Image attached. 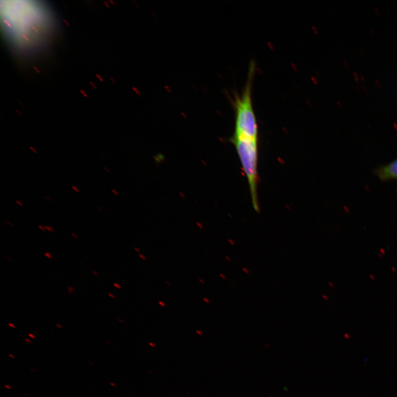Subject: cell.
I'll return each mask as SVG.
<instances>
[{
    "label": "cell",
    "mask_w": 397,
    "mask_h": 397,
    "mask_svg": "<svg viewBox=\"0 0 397 397\" xmlns=\"http://www.w3.org/2000/svg\"><path fill=\"white\" fill-rule=\"evenodd\" d=\"M43 9L34 4H13L6 7V30L17 47H33L47 36L50 18Z\"/></svg>",
    "instance_id": "6da1fadb"
},
{
    "label": "cell",
    "mask_w": 397,
    "mask_h": 397,
    "mask_svg": "<svg viewBox=\"0 0 397 397\" xmlns=\"http://www.w3.org/2000/svg\"><path fill=\"white\" fill-rule=\"evenodd\" d=\"M256 68L255 62H251L244 90L241 94H235L234 97L232 102L235 117L233 136L258 140V126L252 97Z\"/></svg>",
    "instance_id": "7a4b0ae2"
},
{
    "label": "cell",
    "mask_w": 397,
    "mask_h": 397,
    "mask_svg": "<svg viewBox=\"0 0 397 397\" xmlns=\"http://www.w3.org/2000/svg\"><path fill=\"white\" fill-rule=\"evenodd\" d=\"M231 141L236 149L242 167L249 183L253 208L259 212L260 207L257 193L258 140L233 136Z\"/></svg>",
    "instance_id": "3957f363"
},
{
    "label": "cell",
    "mask_w": 397,
    "mask_h": 397,
    "mask_svg": "<svg viewBox=\"0 0 397 397\" xmlns=\"http://www.w3.org/2000/svg\"><path fill=\"white\" fill-rule=\"evenodd\" d=\"M376 174L383 181L397 180V160L378 169Z\"/></svg>",
    "instance_id": "277c9868"
},
{
    "label": "cell",
    "mask_w": 397,
    "mask_h": 397,
    "mask_svg": "<svg viewBox=\"0 0 397 397\" xmlns=\"http://www.w3.org/2000/svg\"><path fill=\"white\" fill-rule=\"evenodd\" d=\"M44 227H45L46 230H47V231H48L49 232H54V229L53 228H51L50 226H45Z\"/></svg>",
    "instance_id": "5b68a950"
},
{
    "label": "cell",
    "mask_w": 397,
    "mask_h": 397,
    "mask_svg": "<svg viewBox=\"0 0 397 397\" xmlns=\"http://www.w3.org/2000/svg\"><path fill=\"white\" fill-rule=\"evenodd\" d=\"M158 304L160 305L161 307H166V304H165V303L162 301H159Z\"/></svg>",
    "instance_id": "8992f818"
},
{
    "label": "cell",
    "mask_w": 397,
    "mask_h": 397,
    "mask_svg": "<svg viewBox=\"0 0 397 397\" xmlns=\"http://www.w3.org/2000/svg\"><path fill=\"white\" fill-rule=\"evenodd\" d=\"M72 189L73 190L74 192L76 193H80V190L76 186H72Z\"/></svg>",
    "instance_id": "52a82bcc"
},
{
    "label": "cell",
    "mask_w": 397,
    "mask_h": 397,
    "mask_svg": "<svg viewBox=\"0 0 397 397\" xmlns=\"http://www.w3.org/2000/svg\"><path fill=\"white\" fill-rule=\"evenodd\" d=\"M45 256L48 257L49 259H51L53 258L52 256H51L50 253L49 252L45 253Z\"/></svg>",
    "instance_id": "ba28073f"
},
{
    "label": "cell",
    "mask_w": 397,
    "mask_h": 397,
    "mask_svg": "<svg viewBox=\"0 0 397 397\" xmlns=\"http://www.w3.org/2000/svg\"><path fill=\"white\" fill-rule=\"evenodd\" d=\"M29 148H30V150H31L33 153H36V154L37 153V151L36 149L35 148H34V147H33L32 146H30V147H29Z\"/></svg>",
    "instance_id": "9c48e42d"
},
{
    "label": "cell",
    "mask_w": 397,
    "mask_h": 397,
    "mask_svg": "<svg viewBox=\"0 0 397 397\" xmlns=\"http://www.w3.org/2000/svg\"><path fill=\"white\" fill-rule=\"evenodd\" d=\"M139 257H140V258L141 259V260H143V261H146V260H147V258H146V256H145L144 255H142V254H140V255H139Z\"/></svg>",
    "instance_id": "30bf717a"
},
{
    "label": "cell",
    "mask_w": 397,
    "mask_h": 397,
    "mask_svg": "<svg viewBox=\"0 0 397 397\" xmlns=\"http://www.w3.org/2000/svg\"><path fill=\"white\" fill-rule=\"evenodd\" d=\"M15 201H16V203L17 204H18L20 206H24V204H23V203L21 202V201H20L19 200H16Z\"/></svg>",
    "instance_id": "8fae6325"
},
{
    "label": "cell",
    "mask_w": 397,
    "mask_h": 397,
    "mask_svg": "<svg viewBox=\"0 0 397 397\" xmlns=\"http://www.w3.org/2000/svg\"><path fill=\"white\" fill-rule=\"evenodd\" d=\"M67 289L68 290L69 292H70L71 293L74 292V289L72 287L68 286Z\"/></svg>",
    "instance_id": "7c38bea8"
},
{
    "label": "cell",
    "mask_w": 397,
    "mask_h": 397,
    "mask_svg": "<svg viewBox=\"0 0 397 397\" xmlns=\"http://www.w3.org/2000/svg\"><path fill=\"white\" fill-rule=\"evenodd\" d=\"M203 301L207 304H209L210 301L208 298L204 297Z\"/></svg>",
    "instance_id": "4fadbf2b"
},
{
    "label": "cell",
    "mask_w": 397,
    "mask_h": 397,
    "mask_svg": "<svg viewBox=\"0 0 397 397\" xmlns=\"http://www.w3.org/2000/svg\"><path fill=\"white\" fill-rule=\"evenodd\" d=\"M113 285H114V286L115 287H116L117 289H121V286H120V285L119 284H118L117 283H114Z\"/></svg>",
    "instance_id": "5bb4252c"
},
{
    "label": "cell",
    "mask_w": 397,
    "mask_h": 397,
    "mask_svg": "<svg viewBox=\"0 0 397 397\" xmlns=\"http://www.w3.org/2000/svg\"><path fill=\"white\" fill-rule=\"evenodd\" d=\"M44 198L46 200H47L48 201H49V202H51V201H52V200H51V199H50V198L49 197L47 196V195H45V196L44 197Z\"/></svg>",
    "instance_id": "9a60e30c"
},
{
    "label": "cell",
    "mask_w": 397,
    "mask_h": 397,
    "mask_svg": "<svg viewBox=\"0 0 397 397\" xmlns=\"http://www.w3.org/2000/svg\"><path fill=\"white\" fill-rule=\"evenodd\" d=\"M199 281L200 282V283L201 284H203V285H204V284H205V281H204L203 279H199Z\"/></svg>",
    "instance_id": "2e32d148"
},
{
    "label": "cell",
    "mask_w": 397,
    "mask_h": 397,
    "mask_svg": "<svg viewBox=\"0 0 397 397\" xmlns=\"http://www.w3.org/2000/svg\"><path fill=\"white\" fill-rule=\"evenodd\" d=\"M38 227H39V228L40 229L42 230V231H45V230H46V229H45V227H44V226H42V225H39V226H38Z\"/></svg>",
    "instance_id": "e0dca14e"
},
{
    "label": "cell",
    "mask_w": 397,
    "mask_h": 397,
    "mask_svg": "<svg viewBox=\"0 0 397 397\" xmlns=\"http://www.w3.org/2000/svg\"><path fill=\"white\" fill-rule=\"evenodd\" d=\"M71 235H72V236H73L74 238H75L76 239H78V236H77V234H75V233H71Z\"/></svg>",
    "instance_id": "ac0fdd59"
},
{
    "label": "cell",
    "mask_w": 397,
    "mask_h": 397,
    "mask_svg": "<svg viewBox=\"0 0 397 397\" xmlns=\"http://www.w3.org/2000/svg\"><path fill=\"white\" fill-rule=\"evenodd\" d=\"M134 250L136 252L139 253H140V252H141L140 250L139 249L137 248V247H134Z\"/></svg>",
    "instance_id": "d6986e66"
},
{
    "label": "cell",
    "mask_w": 397,
    "mask_h": 397,
    "mask_svg": "<svg viewBox=\"0 0 397 397\" xmlns=\"http://www.w3.org/2000/svg\"><path fill=\"white\" fill-rule=\"evenodd\" d=\"M6 222H7V223L8 224V225H10V226H12V227L14 226L13 224L12 223H11V222H10L9 221H7Z\"/></svg>",
    "instance_id": "ffe728a7"
},
{
    "label": "cell",
    "mask_w": 397,
    "mask_h": 397,
    "mask_svg": "<svg viewBox=\"0 0 397 397\" xmlns=\"http://www.w3.org/2000/svg\"><path fill=\"white\" fill-rule=\"evenodd\" d=\"M9 326L11 328H13V329H15L16 328V326L13 324L10 323L9 324Z\"/></svg>",
    "instance_id": "44dd1931"
},
{
    "label": "cell",
    "mask_w": 397,
    "mask_h": 397,
    "mask_svg": "<svg viewBox=\"0 0 397 397\" xmlns=\"http://www.w3.org/2000/svg\"><path fill=\"white\" fill-rule=\"evenodd\" d=\"M220 277H221L223 279H226V277H225V275H224L222 274H220Z\"/></svg>",
    "instance_id": "7402d4cb"
},
{
    "label": "cell",
    "mask_w": 397,
    "mask_h": 397,
    "mask_svg": "<svg viewBox=\"0 0 397 397\" xmlns=\"http://www.w3.org/2000/svg\"><path fill=\"white\" fill-rule=\"evenodd\" d=\"M28 336L33 339L36 338V336H34L33 335H32V334H29Z\"/></svg>",
    "instance_id": "603a6c76"
},
{
    "label": "cell",
    "mask_w": 397,
    "mask_h": 397,
    "mask_svg": "<svg viewBox=\"0 0 397 397\" xmlns=\"http://www.w3.org/2000/svg\"><path fill=\"white\" fill-rule=\"evenodd\" d=\"M108 295H109V296H110L111 297H112V298H115V296H114V295L112 294V293H108Z\"/></svg>",
    "instance_id": "cb8c5ba5"
},
{
    "label": "cell",
    "mask_w": 397,
    "mask_h": 397,
    "mask_svg": "<svg viewBox=\"0 0 397 397\" xmlns=\"http://www.w3.org/2000/svg\"><path fill=\"white\" fill-rule=\"evenodd\" d=\"M97 208L98 210H99L101 212H102V211L103 212V210H102V209L101 206H97Z\"/></svg>",
    "instance_id": "d4e9b609"
},
{
    "label": "cell",
    "mask_w": 397,
    "mask_h": 397,
    "mask_svg": "<svg viewBox=\"0 0 397 397\" xmlns=\"http://www.w3.org/2000/svg\"><path fill=\"white\" fill-rule=\"evenodd\" d=\"M5 387L6 388H8V389H11V388H11V386H10V385H5Z\"/></svg>",
    "instance_id": "484cf974"
},
{
    "label": "cell",
    "mask_w": 397,
    "mask_h": 397,
    "mask_svg": "<svg viewBox=\"0 0 397 397\" xmlns=\"http://www.w3.org/2000/svg\"><path fill=\"white\" fill-rule=\"evenodd\" d=\"M166 284L167 285H169V286H171V283H170V282H169V281H166Z\"/></svg>",
    "instance_id": "4316f807"
},
{
    "label": "cell",
    "mask_w": 397,
    "mask_h": 397,
    "mask_svg": "<svg viewBox=\"0 0 397 397\" xmlns=\"http://www.w3.org/2000/svg\"><path fill=\"white\" fill-rule=\"evenodd\" d=\"M9 356H10V358H14H14H15V356H14V355H13L12 354H9Z\"/></svg>",
    "instance_id": "83f0119b"
},
{
    "label": "cell",
    "mask_w": 397,
    "mask_h": 397,
    "mask_svg": "<svg viewBox=\"0 0 397 397\" xmlns=\"http://www.w3.org/2000/svg\"><path fill=\"white\" fill-rule=\"evenodd\" d=\"M25 341H26L27 342H28V343H32V341H30V340H29V339H25Z\"/></svg>",
    "instance_id": "f1b7e54d"
},
{
    "label": "cell",
    "mask_w": 397,
    "mask_h": 397,
    "mask_svg": "<svg viewBox=\"0 0 397 397\" xmlns=\"http://www.w3.org/2000/svg\"><path fill=\"white\" fill-rule=\"evenodd\" d=\"M92 273H93L95 275L97 276H97H99V274H98V273H97L95 271H92Z\"/></svg>",
    "instance_id": "f546056e"
},
{
    "label": "cell",
    "mask_w": 397,
    "mask_h": 397,
    "mask_svg": "<svg viewBox=\"0 0 397 397\" xmlns=\"http://www.w3.org/2000/svg\"><path fill=\"white\" fill-rule=\"evenodd\" d=\"M56 326L57 327L59 328V329H62V327L61 326H60V325H59V324H56Z\"/></svg>",
    "instance_id": "4dcf8cb0"
},
{
    "label": "cell",
    "mask_w": 397,
    "mask_h": 397,
    "mask_svg": "<svg viewBox=\"0 0 397 397\" xmlns=\"http://www.w3.org/2000/svg\"><path fill=\"white\" fill-rule=\"evenodd\" d=\"M225 258L228 261H231V259H230V258L228 257L227 256H226Z\"/></svg>",
    "instance_id": "1f68e13d"
},
{
    "label": "cell",
    "mask_w": 397,
    "mask_h": 397,
    "mask_svg": "<svg viewBox=\"0 0 397 397\" xmlns=\"http://www.w3.org/2000/svg\"><path fill=\"white\" fill-rule=\"evenodd\" d=\"M103 168H104V169H105L106 171H107V172H109V170H108V169H107V168H106V167H103Z\"/></svg>",
    "instance_id": "d6a6232c"
},
{
    "label": "cell",
    "mask_w": 397,
    "mask_h": 397,
    "mask_svg": "<svg viewBox=\"0 0 397 397\" xmlns=\"http://www.w3.org/2000/svg\"><path fill=\"white\" fill-rule=\"evenodd\" d=\"M7 259H8V260H9L10 261H11V262H13V260H11V259H10V258H9L8 257H7Z\"/></svg>",
    "instance_id": "836d02e7"
},
{
    "label": "cell",
    "mask_w": 397,
    "mask_h": 397,
    "mask_svg": "<svg viewBox=\"0 0 397 397\" xmlns=\"http://www.w3.org/2000/svg\"><path fill=\"white\" fill-rule=\"evenodd\" d=\"M229 243H231L230 244H231L232 245H234V244L232 243V242L231 240H229Z\"/></svg>",
    "instance_id": "e575fe53"
},
{
    "label": "cell",
    "mask_w": 397,
    "mask_h": 397,
    "mask_svg": "<svg viewBox=\"0 0 397 397\" xmlns=\"http://www.w3.org/2000/svg\"><path fill=\"white\" fill-rule=\"evenodd\" d=\"M118 321L122 322V323H123V321L121 320L120 319H118Z\"/></svg>",
    "instance_id": "d590c367"
}]
</instances>
